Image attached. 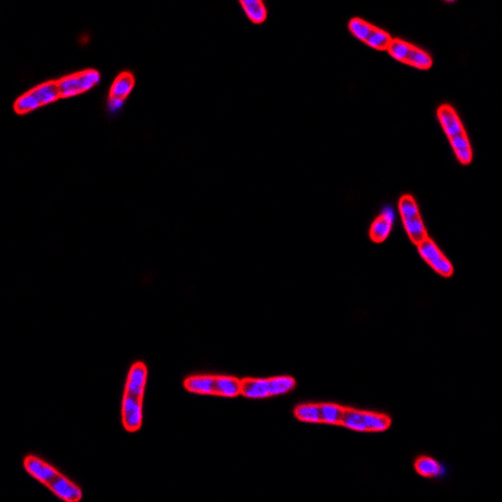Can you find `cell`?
Segmentation results:
<instances>
[{
	"mask_svg": "<svg viewBox=\"0 0 502 502\" xmlns=\"http://www.w3.org/2000/svg\"><path fill=\"white\" fill-rule=\"evenodd\" d=\"M134 88V74L130 72H123L115 79L113 85H111L109 90V97L126 98L131 95V92Z\"/></svg>",
	"mask_w": 502,
	"mask_h": 502,
	"instance_id": "obj_14",
	"label": "cell"
},
{
	"mask_svg": "<svg viewBox=\"0 0 502 502\" xmlns=\"http://www.w3.org/2000/svg\"><path fill=\"white\" fill-rule=\"evenodd\" d=\"M295 387V381L291 377H274L269 379L248 378L242 381V394L246 398L259 400L288 393Z\"/></svg>",
	"mask_w": 502,
	"mask_h": 502,
	"instance_id": "obj_4",
	"label": "cell"
},
{
	"mask_svg": "<svg viewBox=\"0 0 502 502\" xmlns=\"http://www.w3.org/2000/svg\"><path fill=\"white\" fill-rule=\"evenodd\" d=\"M416 471L424 477H440L443 475V467L431 457H421L414 463Z\"/></svg>",
	"mask_w": 502,
	"mask_h": 502,
	"instance_id": "obj_17",
	"label": "cell"
},
{
	"mask_svg": "<svg viewBox=\"0 0 502 502\" xmlns=\"http://www.w3.org/2000/svg\"><path fill=\"white\" fill-rule=\"evenodd\" d=\"M294 414L302 422L321 424V405H298Z\"/></svg>",
	"mask_w": 502,
	"mask_h": 502,
	"instance_id": "obj_18",
	"label": "cell"
},
{
	"mask_svg": "<svg viewBox=\"0 0 502 502\" xmlns=\"http://www.w3.org/2000/svg\"><path fill=\"white\" fill-rule=\"evenodd\" d=\"M348 29L361 42L365 43L375 50H387L392 36L375 25H369L361 18L351 19L348 23Z\"/></svg>",
	"mask_w": 502,
	"mask_h": 502,
	"instance_id": "obj_8",
	"label": "cell"
},
{
	"mask_svg": "<svg viewBox=\"0 0 502 502\" xmlns=\"http://www.w3.org/2000/svg\"><path fill=\"white\" fill-rule=\"evenodd\" d=\"M123 104H125V99L109 97V102H107V109H109L111 113H116V112H118V111H121L123 109Z\"/></svg>",
	"mask_w": 502,
	"mask_h": 502,
	"instance_id": "obj_21",
	"label": "cell"
},
{
	"mask_svg": "<svg viewBox=\"0 0 502 502\" xmlns=\"http://www.w3.org/2000/svg\"><path fill=\"white\" fill-rule=\"evenodd\" d=\"M32 92L34 93L41 107L55 103V101H58L61 98L57 82H46L42 85H36V88L32 90Z\"/></svg>",
	"mask_w": 502,
	"mask_h": 502,
	"instance_id": "obj_16",
	"label": "cell"
},
{
	"mask_svg": "<svg viewBox=\"0 0 502 502\" xmlns=\"http://www.w3.org/2000/svg\"><path fill=\"white\" fill-rule=\"evenodd\" d=\"M394 220H396V214H394L393 209L384 207L381 215L375 218L373 224L370 226L369 236H370L372 242H386L392 231V228H393Z\"/></svg>",
	"mask_w": 502,
	"mask_h": 502,
	"instance_id": "obj_11",
	"label": "cell"
},
{
	"mask_svg": "<svg viewBox=\"0 0 502 502\" xmlns=\"http://www.w3.org/2000/svg\"><path fill=\"white\" fill-rule=\"evenodd\" d=\"M101 82V74L96 69L73 73L57 81L61 98H72L91 91Z\"/></svg>",
	"mask_w": 502,
	"mask_h": 502,
	"instance_id": "obj_7",
	"label": "cell"
},
{
	"mask_svg": "<svg viewBox=\"0 0 502 502\" xmlns=\"http://www.w3.org/2000/svg\"><path fill=\"white\" fill-rule=\"evenodd\" d=\"M345 408L332 403L321 405V424H340Z\"/></svg>",
	"mask_w": 502,
	"mask_h": 502,
	"instance_id": "obj_19",
	"label": "cell"
},
{
	"mask_svg": "<svg viewBox=\"0 0 502 502\" xmlns=\"http://www.w3.org/2000/svg\"><path fill=\"white\" fill-rule=\"evenodd\" d=\"M146 381L147 367L142 362L134 363L128 372L122 402V424L127 432H136L141 428Z\"/></svg>",
	"mask_w": 502,
	"mask_h": 502,
	"instance_id": "obj_1",
	"label": "cell"
},
{
	"mask_svg": "<svg viewBox=\"0 0 502 502\" xmlns=\"http://www.w3.org/2000/svg\"><path fill=\"white\" fill-rule=\"evenodd\" d=\"M437 118L448 139L459 134H466L460 117L452 106L442 104L441 107L437 109Z\"/></svg>",
	"mask_w": 502,
	"mask_h": 502,
	"instance_id": "obj_10",
	"label": "cell"
},
{
	"mask_svg": "<svg viewBox=\"0 0 502 502\" xmlns=\"http://www.w3.org/2000/svg\"><path fill=\"white\" fill-rule=\"evenodd\" d=\"M418 253L422 256L428 265H430L437 274H440L443 278H449L454 275V265L443 255L441 250L435 245V242L427 237L426 240L418 244Z\"/></svg>",
	"mask_w": 502,
	"mask_h": 502,
	"instance_id": "obj_9",
	"label": "cell"
},
{
	"mask_svg": "<svg viewBox=\"0 0 502 502\" xmlns=\"http://www.w3.org/2000/svg\"><path fill=\"white\" fill-rule=\"evenodd\" d=\"M340 426L358 432H383L391 427V418L386 414L345 410Z\"/></svg>",
	"mask_w": 502,
	"mask_h": 502,
	"instance_id": "obj_5",
	"label": "cell"
},
{
	"mask_svg": "<svg viewBox=\"0 0 502 502\" xmlns=\"http://www.w3.org/2000/svg\"><path fill=\"white\" fill-rule=\"evenodd\" d=\"M387 52L396 61L417 69L426 71L433 64L432 57L426 50L400 39H392L388 46Z\"/></svg>",
	"mask_w": 502,
	"mask_h": 502,
	"instance_id": "obj_6",
	"label": "cell"
},
{
	"mask_svg": "<svg viewBox=\"0 0 502 502\" xmlns=\"http://www.w3.org/2000/svg\"><path fill=\"white\" fill-rule=\"evenodd\" d=\"M403 221V226H405V232L410 237L413 244H421V242L426 240L428 235H427V230H426V226H424V220L421 218V215H416V216H408V218H402Z\"/></svg>",
	"mask_w": 502,
	"mask_h": 502,
	"instance_id": "obj_12",
	"label": "cell"
},
{
	"mask_svg": "<svg viewBox=\"0 0 502 502\" xmlns=\"http://www.w3.org/2000/svg\"><path fill=\"white\" fill-rule=\"evenodd\" d=\"M188 392L221 397H236L242 394V381L228 375H193L183 382Z\"/></svg>",
	"mask_w": 502,
	"mask_h": 502,
	"instance_id": "obj_3",
	"label": "cell"
},
{
	"mask_svg": "<svg viewBox=\"0 0 502 502\" xmlns=\"http://www.w3.org/2000/svg\"><path fill=\"white\" fill-rule=\"evenodd\" d=\"M38 109H41V104L38 102V99H36L32 90L25 93V95H22L14 103V109H15V112L18 115L31 113V112Z\"/></svg>",
	"mask_w": 502,
	"mask_h": 502,
	"instance_id": "obj_20",
	"label": "cell"
},
{
	"mask_svg": "<svg viewBox=\"0 0 502 502\" xmlns=\"http://www.w3.org/2000/svg\"><path fill=\"white\" fill-rule=\"evenodd\" d=\"M25 467L31 476L46 484L49 490L57 496L61 497L62 500L77 502L82 498V491L77 484L71 482L61 472L49 466L48 463H46L41 459L28 456L25 460Z\"/></svg>",
	"mask_w": 502,
	"mask_h": 502,
	"instance_id": "obj_2",
	"label": "cell"
},
{
	"mask_svg": "<svg viewBox=\"0 0 502 502\" xmlns=\"http://www.w3.org/2000/svg\"><path fill=\"white\" fill-rule=\"evenodd\" d=\"M448 141H449V145L454 150L456 158L460 161L461 164H471L473 152H472L471 144H470V139H468L467 134L454 136V137L448 139Z\"/></svg>",
	"mask_w": 502,
	"mask_h": 502,
	"instance_id": "obj_13",
	"label": "cell"
},
{
	"mask_svg": "<svg viewBox=\"0 0 502 502\" xmlns=\"http://www.w3.org/2000/svg\"><path fill=\"white\" fill-rule=\"evenodd\" d=\"M240 6L251 23L261 25L265 22L267 17V6L260 0H242Z\"/></svg>",
	"mask_w": 502,
	"mask_h": 502,
	"instance_id": "obj_15",
	"label": "cell"
}]
</instances>
